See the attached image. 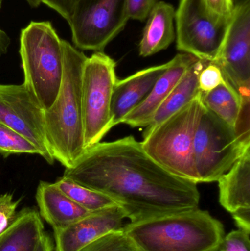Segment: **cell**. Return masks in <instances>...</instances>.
<instances>
[{
	"label": "cell",
	"instance_id": "cell-1",
	"mask_svg": "<svg viewBox=\"0 0 250 251\" xmlns=\"http://www.w3.org/2000/svg\"><path fill=\"white\" fill-rule=\"evenodd\" d=\"M63 176L108 196L130 223L199 206L198 184L166 171L133 136L97 143L66 168Z\"/></svg>",
	"mask_w": 250,
	"mask_h": 251
},
{
	"label": "cell",
	"instance_id": "cell-2",
	"mask_svg": "<svg viewBox=\"0 0 250 251\" xmlns=\"http://www.w3.org/2000/svg\"><path fill=\"white\" fill-rule=\"evenodd\" d=\"M136 251H219L223 224L199 208L123 226Z\"/></svg>",
	"mask_w": 250,
	"mask_h": 251
},
{
	"label": "cell",
	"instance_id": "cell-3",
	"mask_svg": "<svg viewBox=\"0 0 250 251\" xmlns=\"http://www.w3.org/2000/svg\"><path fill=\"white\" fill-rule=\"evenodd\" d=\"M63 47V80L52 105L44 110L47 140L55 160L71 166L85 152L82 110V74L85 54L66 40Z\"/></svg>",
	"mask_w": 250,
	"mask_h": 251
},
{
	"label": "cell",
	"instance_id": "cell-4",
	"mask_svg": "<svg viewBox=\"0 0 250 251\" xmlns=\"http://www.w3.org/2000/svg\"><path fill=\"white\" fill-rule=\"evenodd\" d=\"M62 40L49 21H32L21 31L23 84L44 110L52 105L61 86Z\"/></svg>",
	"mask_w": 250,
	"mask_h": 251
},
{
	"label": "cell",
	"instance_id": "cell-5",
	"mask_svg": "<svg viewBox=\"0 0 250 251\" xmlns=\"http://www.w3.org/2000/svg\"><path fill=\"white\" fill-rule=\"evenodd\" d=\"M205 110L202 92L152 129L145 131L144 150L173 175L198 184L193 159L197 127Z\"/></svg>",
	"mask_w": 250,
	"mask_h": 251
},
{
	"label": "cell",
	"instance_id": "cell-6",
	"mask_svg": "<svg viewBox=\"0 0 250 251\" xmlns=\"http://www.w3.org/2000/svg\"><path fill=\"white\" fill-rule=\"evenodd\" d=\"M116 63L103 51H95L84 63L82 110L85 151L113 128L112 101L117 79Z\"/></svg>",
	"mask_w": 250,
	"mask_h": 251
},
{
	"label": "cell",
	"instance_id": "cell-7",
	"mask_svg": "<svg viewBox=\"0 0 250 251\" xmlns=\"http://www.w3.org/2000/svg\"><path fill=\"white\" fill-rule=\"evenodd\" d=\"M249 149L250 145L239 140L233 127L205 108L194 140V165L198 183L218 181Z\"/></svg>",
	"mask_w": 250,
	"mask_h": 251
},
{
	"label": "cell",
	"instance_id": "cell-8",
	"mask_svg": "<svg viewBox=\"0 0 250 251\" xmlns=\"http://www.w3.org/2000/svg\"><path fill=\"white\" fill-rule=\"evenodd\" d=\"M230 19L211 13L202 0H180L175 15L177 50L199 60L215 61Z\"/></svg>",
	"mask_w": 250,
	"mask_h": 251
},
{
	"label": "cell",
	"instance_id": "cell-9",
	"mask_svg": "<svg viewBox=\"0 0 250 251\" xmlns=\"http://www.w3.org/2000/svg\"><path fill=\"white\" fill-rule=\"evenodd\" d=\"M129 20L127 0H81L68 23L76 49L103 51Z\"/></svg>",
	"mask_w": 250,
	"mask_h": 251
},
{
	"label": "cell",
	"instance_id": "cell-10",
	"mask_svg": "<svg viewBox=\"0 0 250 251\" xmlns=\"http://www.w3.org/2000/svg\"><path fill=\"white\" fill-rule=\"evenodd\" d=\"M0 124L29 140L47 163H54L45 134L44 110L23 83L0 84Z\"/></svg>",
	"mask_w": 250,
	"mask_h": 251
},
{
	"label": "cell",
	"instance_id": "cell-11",
	"mask_svg": "<svg viewBox=\"0 0 250 251\" xmlns=\"http://www.w3.org/2000/svg\"><path fill=\"white\" fill-rule=\"evenodd\" d=\"M214 62L241 95L250 96V1L235 5Z\"/></svg>",
	"mask_w": 250,
	"mask_h": 251
},
{
	"label": "cell",
	"instance_id": "cell-12",
	"mask_svg": "<svg viewBox=\"0 0 250 251\" xmlns=\"http://www.w3.org/2000/svg\"><path fill=\"white\" fill-rule=\"evenodd\" d=\"M126 213L115 204L90 212L82 219L54 233L55 251H78L110 231L121 229Z\"/></svg>",
	"mask_w": 250,
	"mask_h": 251
},
{
	"label": "cell",
	"instance_id": "cell-13",
	"mask_svg": "<svg viewBox=\"0 0 250 251\" xmlns=\"http://www.w3.org/2000/svg\"><path fill=\"white\" fill-rule=\"evenodd\" d=\"M197 57L181 53L169 61V66L153 87L146 99L123 119L122 123L132 127H147L156 112L170 95Z\"/></svg>",
	"mask_w": 250,
	"mask_h": 251
},
{
	"label": "cell",
	"instance_id": "cell-14",
	"mask_svg": "<svg viewBox=\"0 0 250 251\" xmlns=\"http://www.w3.org/2000/svg\"><path fill=\"white\" fill-rule=\"evenodd\" d=\"M168 63L139 71L116 82L112 101L113 126L118 125L148 97Z\"/></svg>",
	"mask_w": 250,
	"mask_h": 251
},
{
	"label": "cell",
	"instance_id": "cell-15",
	"mask_svg": "<svg viewBox=\"0 0 250 251\" xmlns=\"http://www.w3.org/2000/svg\"><path fill=\"white\" fill-rule=\"evenodd\" d=\"M35 199L40 216L52 227L54 233L64 229L91 212L69 199L54 183L40 181Z\"/></svg>",
	"mask_w": 250,
	"mask_h": 251
},
{
	"label": "cell",
	"instance_id": "cell-16",
	"mask_svg": "<svg viewBox=\"0 0 250 251\" xmlns=\"http://www.w3.org/2000/svg\"><path fill=\"white\" fill-rule=\"evenodd\" d=\"M176 10L171 4L157 1L147 17L139 45V55H154L168 48L176 39Z\"/></svg>",
	"mask_w": 250,
	"mask_h": 251
},
{
	"label": "cell",
	"instance_id": "cell-17",
	"mask_svg": "<svg viewBox=\"0 0 250 251\" xmlns=\"http://www.w3.org/2000/svg\"><path fill=\"white\" fill-rule=\"evenodd\" d=\"M217 181L219 201L226 211L250 209V149Z\"/></svg>",
	"mask_w": 250,
	"mask_h": 251
},
{
	"label": "cell",
	"instance_id": "cell-18",
	"mask_svg": "<svg viewBox=\"0 0 250 251\" xmlns=\"http://www.w3.org/2000/svg\"><path fill=\"white\" fill-rule=\"evenodd\" d=\"M44 232L39 212L33 208H24L0 234V251H35Z\"/></svg>",
	"mask_w": 250,
	"mask_h": 251
},
{
	"label": "cell",
	"instance_id": "cell-19",
	"mask_svg": "<svg viewBox=\"0 0 250 251\" xmlns=\"http://www.w3.org/2000/svg\"><path fill=\"white\" fill-rule=\"evenodd\" d=\"M205 62L206 60L198 59L191 65L170 95L156 112L145 131L152 129L164 122L167 118L189 104L198 95L200 92L198 77L200 72L205 66Z\"/></svg>",
	"mask_w": 250,
	"mask_h": 251
},
{
	"label": "cell",
	"instance_id": "cell-20",
	"mask_svg": "<svg viewBox=\"0 0 250 251\" xmlns=\"http://www.w3.org/2000/svg\"><path fill=\"white\" fill-rule=\"evenodd\" d=\"M202 100L207 110L234 128L242 105V96L225 78L217 88L202 93Z\"/></svg>",
	"mask_w": 250,
	"mask_h": 251
},
{
	"label": "cell",
	"instance_id": "cell-21",
	"mask_svg": "<svg viewBox=\"0 0 250 251\" xmlns=\"http://www.w3.org/2000/svg\"><path fill=\"white\" fill-rule=\"evenodd\" d=\"M54 184L69 199L88 212H95L117 204L108 196L63 176L58 178Z\"/></svg>",
	"mask_w": 250,
	"mask_h": 251
},
{
	"label": "cell",
	"instance_id": "cell-22",
	"mask_svg": "<svg viewBox=\"0 0 250 251\" xmlns=\"http://www.w3.org/2000/svg\"><path fill=\"white\" fill-rule=\"evenodd\" d=\"M20 153L39 155V151L27 139L10 127L0 124V154L6 158Z\"/></svg>",
	"mask_w": 250,
	"mask_h": 251
},
{
	"label": "cell",
	"instance_id": "cell-23",
	"mask_svg": "<svg viewBox=\"0 0 250 251\" xmlns=\"http://www.w3.org/2000/svg\"><path fill=\"white\" fill-rule=\"evenodd\" d=\"M78 251H136L126 233L121 229L110 231Z\"/></svg>",
	"mask_w": 250,
	"mask_h": 251
},
{
	"label": "cell",
	"instance_id": "cell-24",
	"mask_svg": "<svg viewBox=\"0 0 250 251\" xmlns=\"http://www.w3.org/2000/svg\"><path fill=\"white\" fill-rule=\"evenodd\" d=\"M224 79L221 68L215 62L206 60L198 77L199 91L202 93L209 92L219 86Z\"/></svg>",
	"mask_w": 250,
	"mask_h": 251
},
{
	"label": "cell",
	"instance_id": "cell-25",
	"mask_svg": "<svg viewBox=\"0 0 250 251\" xmlns=\"http://www.w3.org/2000/svg\"><path fill=\"white\" fill-rule=\"evenodd\" d=\"M22 199L15 201L13 194L6 193L0 196V234L4 232L16 220V209Z\"/></svg>",
	"mask_w": 250,
	"mask_h": 251
},
{
	"label": "cell",
	"instance_id": "cell-26",
	"mask_svg": "<svg viewBox=\"0 0 250 251\" xmlns=\"http://www.w3.org/2000/svg\"><path fill=\"white\" fill-rule=\"evenodd\" d=\"M250 233L242 229L230 231L224 236L219 251H250Z\"/></svg>",
	"mask_w": 250,
	"mask_h": 251
},
{
	"label": "cell",
	"instance_id": "cell-27",
	"mask_svg": "<svg viewBox=\"0 0 250 251\" xmlns=\"http://www.w3.org/2000/svg\"><path fill=\"white\" fill-rule=\"evenodd\" d=\"M157 0H127L129 19L143 22L148 17Z\"/></svg>",
	"mask_w": 250,
	"mask_h": 251
},
{
	"label": "cell",
	"instance_id": "cell-28",
	"mask_svg": "<svg viewBox=\"0 0 250 251\" xmlns=\"http://www.w3.org/2000/svg\"><path fill=\"white\" fill-rule=\"evenodd\" d=\"M206 8L215 16L230 19L235 4L233 0H202Z\"/></svg>",
	"mask_w": 250,
	"mask_h": 251
},
{
	"label": "cell",
	"instance_id": "cell-29",
	"mask_svg": "<svg viewBox=\"0 0 250 251\" xmlns=\"http://www.w3.org/2000/svg\"><path fill=\"white\" fill-rule=\"evenodd\" d=\"M81 0H44L43 4L57 12L68 22Z\"/></svg>",
	"mask_w": 250,
	"mask_h": 251
},
{
	"label": "cell",
	"instance_id": "cell-30",
	"mask_svg": "<svg viewBox=\"0 0 250 251\" xmlns=\"http://www.w3.org/2000/svg\"><path fill=\"white\" fill-rule=\"evenodd\" d=\"M232 216L239 229L250 233V209L239 211L232 214Z\"/></svg>",
	"mask_w": 250,
	"mask_h": 251
},
{
	"label": "cell",
	"instance_id": "cell-31",
	"mask_svg": "<svg viewBox=\"0 0 250 251\" xmlns=\"http://www.w3.org/2000/svg\"><path fill=\"white\" fill-rule=\"evenodd\" d=\"M54 242L51 236L44 232L35 251H54Z\"/></svg>",
	"mask_w": 250,
	"mask_h": 251
},
{
	"label": "cell",
	"instance_id": "cell-32",
	"mask_svg": "<svg viewBox=\"0 0 250 251\" xmlns=\"http://www.w3.org/2000/svg\"><path fill=\"white\" fill-rule=\"evenodd\" d=\"M3 0H0V9L2 6ZM10 38L7 33L2 29H0V58L8 51L10 45Z\"/></svg>",
	"mask_w": 250,
	"mask_h": 251
},
{
	"label": "cell",
	"instance_id": "cell-33",
	"mask_svg": "<svg viewBox=\"0 0 250 251\" xmlns=\"http://www.w3.org/2000/svg\"><path fill=\"white\" fill-rule=\"evenodd\" d=\"M27 1L28 4L32 7H38L43 4V1L44 0H26Z\"/></svg>",
	"mask_w": 250,
	"mask_h": 251
},
{
	"label": "cell",
	"instance_id": "cell-34",
	"mask_svg": "<svg viewBox=\"0 0 250 251\" xmlns=\"http://www.w3.org/2000/svg\"><path fill=\"white\" fill-rule=\"evenodd\" d=\"M250 1V0H233L234 1L235 5L238 4H241V3L245 2V1Z\"/></svg>",
	"mask_w": 250,
	"mask_h": 251
}]
</instances>
